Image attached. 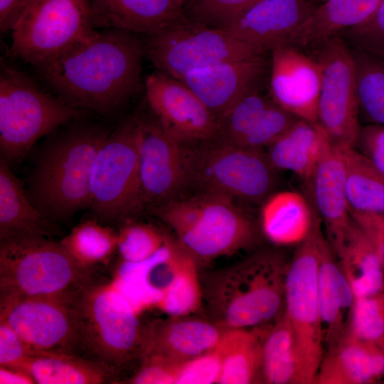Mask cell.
<instances>
[{"mask_svg":"<svg viewBox=\"0 0 384 384\" xmlns=\"http://www.w3.org/2000/svg\"><path fill=\"white\" fill-rule=\"evenodd\" d=\"M270 51V97L296 117L317 123L321 64L290 45L278 46Z\"/></svg>","mask_w":384,"mask_h":384,"instance_id":"cell-17","label":"cell"},{"mask_svg":"<svg viewBox=\"0 0 384 384\" xmlns=\"http://www.w3.org/2000/svg\"><path fill=\"white\" fill-rule=\"evenodd\" d=\"M97 33L90 0H31L11 31L10 53L38 68Z\"/></svg>","mask_w":384,"mask_h":384,"instance_id":"cell-9","label":"cell"},{"mask_svg":"<svg viewBox=\"0 0 384 384\" xmlns=\"http://www.w3.org/2000/svg\"><path fill=\"white\" fill-rule=\"evenodd\" d=\"M344 335L384 344V292L354 298Z\"/></svg>","mask_w":384,"mask_h":384,"instance_id":"cell-38","label":"cell"},{"mask_svg":"<svg viewBox=\"0 0 384 384\" xmlns=\"http://www.w3.org/2000/svg\"><path fill=\"white\" fill-rule=\"evenodd\" d=\"M321 219L314 213L308 236L289 262L284 285V313L295 338L302 384H314L324 353V330L318 294Z\"/></svg>","mask_w":384,"mask_h":384,"instance_id":"cell-11","label":"cell"},{"mask_svg":"<svg viewBox=\"0 0 384 384\" xmlns=\"http://www.w3.org/2000/svg\"><path fill=\"white\" fill-rule=\"evenodd\" d=\"M318 294L326 350L343 337L354 301L352 288L323 233L319 240Z\"/></svg>","mask_w":384,"mask_h":384,"instance_id":"cell-24","label":"cell"},{"mask_svg":"<svg viewBox=\"0 0 384 384\" xmlns=\"http://www.w3.org/2000/svg\"><path fill=\"white\" fill-rule=\"evenodd\" d=\"M60 242L76 262L92 269L107 261L117 250L118 233L96 220H87L75 227Z\"/></svg>","mask_w":384,"mask_h":384,"instance_id":"cell-35","label":"cell"},{"mask_svg":"<svg viewBox=\"0 0 384 384\" xmlns=\"http://www.w3.org/2000/svg\"><path fill=\"white\" fill-rule=\"evenodd\" d=\"M329 139L318 123L299 119L267 146V156L278 170L290 171L305 182Z\"/></svg>","mask_w":384,"mask_h":384,"instance_id":"cell-27","label":"cell"},{"mask_svg":"<svg viewBox=\"0 0 384 384\" xmlns=\"http://www.w3.org/2000/svg\"><path fill=\"white\" fill-rule=\"evenodd\" d=\"M146 37L145 55L158 70L179 80L196 69L266 53L221 28L187 17Z\"/></svg>","mask_w":384,"mask_h":384,"instance_id":"cell-12","label":"cell"},{"mask_svg":"<svg viewBox=\"0 0 384 384\" xmlns=\"http://www.w3.org/2000/svg\"><path fill=\"white\" fill-rule=\"evenodd\" d=\"M95 28L146 36L186 18L182 0H90Z\"/></svg>","mask_w":384,"mask_h":384,"instance_id":"cell-22","label":"cell"},{"mask_svg":"<svg viewBox=\"0 0 384 384\" xmlns=\"http://www.w3.org/2000/svg\"><path fill=\"white\" fill-rule=\"evenodd\" d=\"M76 294L0 299V321L14 329L32 353L78 355L81 348Z\"/></svg>","mask_w":384,"mask_h":384,"instance_id":"cell-13","label":"cell"},{"mask_svg":"<svg viewBox=\"0 0 384 384\" xmlns=\"http://www.w3.org/2000/svg\"><path fill=\"white\" fill-rule=\"evenodd\" d=\"M259 1L192 0L184 8V13L191 21L221 28Z\"/></svg>","mask_w":384,"mask_h":384,"instance_id":"cell-40","label":"cell"},{"mask_svg":"<svg viewBox=\"0 0 384 384\" xmlns=\"http://www.w3.org/2000/svg\"><path fill=\"white\" fill-rule=\"evenodd\" d=\"M322 68L317 123L340 149L355 148L361 129L351 49L338 35L321 43Z\"/></svg>","mask_w":384,"mask_h":384,"instance_id":"cell-14","label":"cell"},{"mask_svg":"<svg viewBox=\"0 0 384 384\" xmlns=\"http://www.w3.org/2000/svg\"><path fill=\"white\" fill-rule=\"evenodd\" d=\"M334 254L355 297L384 292V274L378 251L353 218L343 243Z\"/></svg>","mask_w":384,"mask_h":384,"instance_id":"cell-30","label":"cell"},{"mask_svg":"<svg viewBox=\"0 0 384 384\" xmlns=\"http://www.w3.org/2000/svg\"><path fill=\"white\" fill-rule=\"evenodd\" d=\"M223 329L210 319L193 316H169L144 327L141 359L154 357L179 363L215 350Z\"/></svg>","mask_w":384,"mask_h":384,"instance_id":"cell-21","label":"cell"},{"mask_svg":"<svg viewBox=\"0 0 384 384\" xmlns=\"http://www.w3.org/2000/svg\"><path fill=\"white\" fill-rule=\"evenodd\" d=\"M153 209L197 262L228 255L257 242L253 221L228 196L198 193L175 198Z\"/></svg>","mask_w":384,"mask_h":384,"instance_id":"cell-4","label":"cell"},{"mask_svg":"<svg viewBox=\"0 0 384 384\" xmlns=\"http://www.w3.org/2000/svg\"><path fill=\"white\" fill-rule=\"evenodd\" d=\"M144 55V43L134 33L105 28L37 69L64 102L107 113L142 90Z\"/></svg>","mask_w":384,"mask_h":384,"instance_id":"cell-1","label":"cell"},{"mask_svg":"<svg viewBox=\"0 0 384 384\" xmlns=\"http://www.w3.org/2000/svg\"><path fill=\"white\" fill-rule=\"evenodd\" d=\"M31 0H0V30L11 31Z\"/></svg>","mask_w":384,"mask_h":384,"instance_id":"cell-47","label":"cell"},{"mask_svg":"<svg viewBox=\"0 0 384 384\" xmlns=\"http://www.w3.org/2000/svg\"><path fill=\"white\" fill-rule=\"evenodd\" d=\"M359 118L367 124L384 125V60L351 49Z\"/></svg>","mask_w":384,"mask_h":384,"instance_id":"cell-34","label":"cell"},{"mask_svg":"<svg viewBox=\"0 0 384 384\" xmlns=\"http://www.w3.org/2000/svg\"><path fill=\"white\" fill-rule=\"evenodd\" d=\"M304 183L306 196L323 222L326 238L336 252L343 243L352 222L341 149L329 141L310 177Z\"/></svg>","mask_w":384,"mask_h":384,"instance_id":"cell-19","label":"cell"},{"mask_svg":"<svg viewBox=\"0 0 384 384\" xmlns=\"http://www.w3.org/2000/svg\"><path fill=\"white\" fill-rule=\"evenodd\" d=\"M355 149L384 174V125L367 124L361 126Z\"/></svg>","mask_w":384,"mask_h":384,"instance_id":"cell-45","label":"cell"},{"mask_svg":"<svg viewBox=\"0 0 384 384\" xmlns=\"http://www.w3.org/2000/svg\"><path fill=\"white\" fill-rule=\"evenodd\" d=\"M337 35L351 49L370 53L384 60V0L366 21Z\"/></svg>","mask_w":384,"mask_h":384,"instance_id":"cell-41","label":"cell"},{"mask_svg":"<svg viewBox=\"0 0 384 384\" xmlns=\"http://www.w3.org/2000/svg\"><path fill=\"white\" fill-rule=\"evenodd\" d=\"M316 7L309 0H260L221 29L267 52L290 45Z\"/></svg>","mask_w":384,"mask_h":384,"instance_id":"cell-20","label":"cell"},{"mask_svg":"<svg viewBox=\"0 0 384 384\" xmlns=\"http://www.w3.org/2000/svg\"><path fill=\"white\" fill-rule=\"evenodd\" d=\"M263 326L223 329L216 347L220 360L218 384L262 383Z\"/></svg>","mask_w":384,"mask_h":384,"instance_id":"cell-28","label":"cell"},{"mask_svg":"<svg viewBox=\"0 0 384 384\" xmlns=\"http://www.w3.org/2000/svg\"><path fill=\"white\" fill-rule=\"evenodd\" d=\"M326 351L314 384H371L384 379V344L344 335Z\"/></svg>","mask_w":384,"mask_h":384,"instance_id":"cell-23","label":"cell"},{"mask_svg":"<svg viewBox=\"0 0 384 384\" xmlns=\"http://www.w3.org/2000/svg\"><path fill=\"white\" fill-rule=\"evenodd\" d=\"M191 1H192V0H182V1H183L184 4L186 3V2L188 3V2Z\"/></svg>","mask_w":384,"mask_h":384,"instance_id":"cell-49","label":"cell"},{"mask_svg":"<svg viewBox=\"0 0 384 384\" xmlns=\"http://www.w3.org/2000/svg\"><path fill=\"white\" fill-rule=\"evenodd\" d=\"M203 306L198 262L190 255L178 271L156 309L169 316L191 315Z\"/></svg>","mask_w":384,"mask_h":384,"instance_id":"cell-36","label":"cell"},{"mask_svg":"<svg viewBox=\"0 0 384 384\" xmlns=\"http://www.w3.org/2000/svg\"><path fill=\"white\" fill-rule=\"evenodd\" d=\"M220 360L216 348L209 353L176 364L174 384L218 383Z\"/></svg>","mask_w":384,"mask_h":384,"instance_id":"cell-43","label":"cell"},{"mask_svg":"<svg viewBox=\"0 0 384 384\" xmlns=\"http://www.w3.org/2000/svg\"><path fill=\"white\" fill-rule=\"evenodd\" d=\"M21 370L38 384H101L114 383L117 371L76 354L38 352L31 354Z\"/></svg>","mask_w":384,"mask_h":384,"instance_id":"cell-29","label":"cell"},{"mask_svg":"<svg viewBox=\"0 0 384 384\" xmlns=\"http://www.w3.org/2000/svg\"><path fill=\"white\" fill-rule=\"evenodd\" d=\"M289 262L281 252L261 250L201 276L208 319L221 329L252 328L277 319L284 311Z\"/></svg>","mask_w":384,"mask_h":384,"instance_id":"cell-2","label":"cell"},{"mask_svg":"<svg viewBox=\"0 0 384 384\" xmlns=\"http://www.w3.org/2000/svg\"><path fill=\"white\" fill-rule=\"evenodd\" d=\"M383 0H326L316 6L291 41V46L321 43L366 21Z\"/></svg>","mask_w":384,"mask_h":384,"instance_id":"cell-31","label":"cell"},{"mask_svg":"<svg viewBox=\"0 0 384 384\" xmlns=\"http://www.w3.org/2000/svg\"><path fill=\"white\" fill-rule=\"evenodd\" d=\"M341 151L350 213L384 215V174L356 149Z\"/></svg>","mask_w":384,"mask_h":384,"instance_id":"cell-33","label":"cell"},{"mask_svg":"<svg viewBox=\"0 0 384 384\" xmlns=\"http://www.w3.org/2000/svg\"><path fill=\"white\" fill-rule=\"evenodd\" d=\"M117 233L120 260L129 262L150 258L163 247L167 238L155 227L142 223H127Z\"/></svg>","mask_w":384,"mask_h":384,"instance_id":"cell-39","label":"cell"},{"mask_svg":"<svg viewBox=\"0 0 384 384\" xmlns=\"http://www.w3.org/2000/svg\"><path fill=\"white\" fill-rule=\"evenodd\" d=\"M93 275L60 242L41 235L0 240V299L75 295Z\"/></svg>","mask_w":384,"mask_h":384,"instance_id":"cell-7","label":"cell"},{"mask_svg":"<svg viewBox=\"0 0 384 384\" xmlns=\"http://www.w3.org/2000/svg\"><path fill=\"white\" fill-rule=\"evenodd\" d=\"M144 207L134 116L110 133L95 156L88 208L97 220L112 223L127 220Z\"/></svg>","mask_w":384,"mask_h":384,"instance_id":"cell-10","label":"cell"},{"mask_svg":"<svg viewBox=\"0 0 384 384\" xmlns=\"http://www.w3.org/2000/svg\"><path fill=\"white\" fill-rule=\"evenodd\" d=\"M314 210L306 196L297 191L273 193L264 201L260 223L265 237L277 245H299L309 234Z\"/></svg>","mask_w":384,"mask_h":384,"instance_id":"cell-26","label":"cell"},{"mask_svg":"<svg viewBox=\"0 0 384 384\" xmlns=\"http://www.w3.org/2000/svg\"><path fill=\"white\" fill-rule=\"evenodd\" d=\"M144 88L153 114L180 142L217 137L216 118L183 82L157 70L146 77Z\"/></svg>","mask_w":384,"mask_h":384,"instance_id":"cell-16","label":"cell"},{"mask_svg":"<svg viewBox=\"0 0 384 384\" xmlns=\"http://www.w3.org/2000/svg\"><path fill=\"white\" fill-rule=\"evenodd\" d=\"M59 233L32 203L10 165L0 159V240L23 235L52 238Z\"/></svg>","mask_w":384,"mask_h":384,"instance_id":"cell-25","label":"cell"},{"mask_svg":"<svg viewBox=\"0 0 384 384\" xmlns=\"http://www.w3.org/2000/svg\"><path fill=\"white\" fill-rule=\"evenodd\" d=\"M110 133L99 125H73L44 146L26 191L35 207L50 221H68L89 207L92 166Z\"/></svg>","mask_w":384,"mask_h":384,"instance_id":"cell-3","label":"cell"},{"mask_svg":"<svg viewBox=\"0 0 384 384\" xmlns=\"http://www.w3.org/2000/svg\"><path fill=\"white\" fill-rule=\"evenodd\" d=\"M1 384H33V378L24 370L16 368L0 366Z\"/></svg>","mask_w":384,"mask_h":384,"instance_id":"cell-48","label":"cell"},{"mask_svg":"<svg viewBox=\"0 0 384 384\" xmlns=\"http://www.w3.org/2000/svg\"><path fill=\"white\" fill-rule=\"evenodd\" d=\"M265 54L196 69L180 81L194 92L218 120L239 100L261 90L267 74Z\"/></svg>","mask_w":384,"mask_h":384,"instance_id":"cell-18","label":"cell"},{"mask_svg":"<svg viewBox=\"0 0 384 384\" xmlns=\"http://www.w3.org/2000/svg\"><path fill=\"white\" fill-rule=\"evenodd\" d=\"M80 115V109L44 92L26 73L1 64L0 151L9 165L23 158L40 138Z\"/></svg>","mask_w":384,"mask_h":384,"instance_id":"cell-8","label":"cell"},{"mask_svg":"<svg viewBox=\"0 0 384 384\" xmlns=\"http://www.w3.org/2000/svg\"><path fill=\"white\" fill-rule=\"evenodd\" d=\"M274 100L260 91L245 95L217 120V138L240 145Z\"/></svg>","mask_w":384,"mask_h":384,"instance_id":"cell-37","label":"cell"},{"mask_svg":"<svg viewBox=\"0 0 384 384\" xmlns=\"http://www.w3.org/2000/svg\"><path fill=\"white\" fill-rule=\"evenodd\" d=\"M351 215L373 241L384 274V215L351 213Z\"/></svg>","mask_w":384,"mask_h":384,"instance_id":"cell-46","label":"cell"},{"mask_svg":"<svg viewBox=\"0 0 384 384\" xmlns=\"http://www.w3.org/2000/svg\"><path fill=\"white\" fill-rule=\"evenodd\" d=\"M182 145L186 187L254 203L273 193L277 170L262 149L217 137Z\"/></svg>","mask_w":384,"mask_h":384,"instance_id":"cell-6","label":"cell"},{"mask_svg":"<svg viewBox=\"0 0 384 384\" xmlns=\"http://www.w3.org/2000/svg\"><path fill=\"white\" fill-rule=\"evenodd\" d=\"M262 383L302 384L295 338L284 311L277 319L263 326Z\"/></svg>","mask_w":384,"mask_h":384,"instance_id":"cell-32","label":"cell"},{"mask_svg":"<svg viewBox=\"0 0 384 384\" xmlns=\"http://www.w3.org/2000/svg\"><path fill=\"white\" fill-rule=\"evenodd\" d=\"M81 352L117 370L142 358L144 327L139 312L113 280L94 274L75 296Z\"/></svg>","mask_w":384,"mask_h":384,"instance_id":"cell-5","label":"cell"},{"mask_svg":"<svg viewBox=\"0 0 384 384\" xmlns=\"http://www.w3.org/2000/svg\"><path fill=\"white\" fill-rule=\"evenodd\" d=\"M139 176L144 206L176 198L186 188L183 145L154 116H137Z\"/></svg>","mask_w":384,"mask_h":384,"instance_id":"cell-15","label":"cell"},{"mask_svg":"<svg viewBox=\"0 0 384 384\" xmlns=\"http://www.w3.org/2000/svg\"><path fill=\"white\" fill-rule=\"evenodd\" d=\"M324 1H326V0H324Z\"/></svg>","mask_w":384,"mask_h":384,"instance_id":"cell-50","label":"cell"},{"mask_svg":"<svg viewBox=\"0 0 384 384\" xmlns=\"http://www.w3.org/2000/svg\"><path fill=\"white\" fill-rule=\"evenodd\" d=\"M299 118L279 106L274 101L239 146L262 149L287 132Z\"/></svg>","mask_w":384,"mask_h":384,"instance_id":"cell-42","label":"cell"},{"mask_svg":"<svg viewBox=\"0 0 384 384\" xmlns=\"http://www.w3.org/2000/svg\"><path fill=\"white\" fill-rule=\"evenodd\" d=\"M31 353L18 334L0 321V366L20 369Z\"/></svg>","mask_w":384,"mask_h":384,"instance_id":"cell-44","label":"cell"}]
</instances>
